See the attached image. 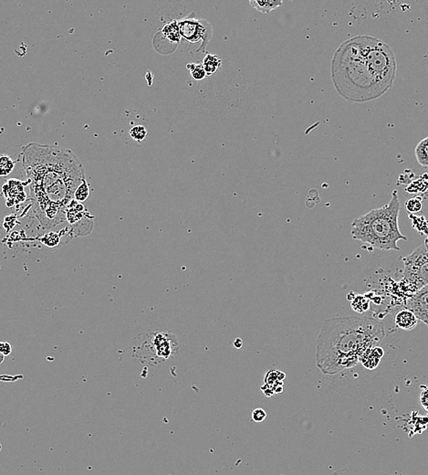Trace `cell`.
<instances>
[{"label": "cell", "mask_w": 428, "mask_h": 475, "mask_svg": "<svg viewBox=\"0 0 428 475\" xmlns=\"http://www.w3.org/2000/svg\"><path fill=\"white\" fill-rule=\"evenodd\" d=\"M397 63L387 43L372 36L344 41L333 54L330 79L336 92L349 102L376 100L393 87Z\"/></svg>", "instance_id": "6da1fadb"}, {"label": "cell", "mask_w": 428, "mask_h": 475, "mask_svg": "<svg viewBox=\"0 0 428 475\" xmlns=\"http://www.w3.org/2000/svg\"><path fill=\"white\" fill-rule=\"evenodd\" d=\"M31 200L48 216L56 214L74 200L85 180V170L75 153L59 146L31 143L20 153Z\"/></svg>", "instance_id": "7a4b0ae2"}, {"label": "cell", "mask_w": 428, "mask_h": 475, "mask_svg": "<svg viewBox=\"0 0 428 475\" xmlns=\"http://www.w3.org/2000/svg\"><path fill=\"white\" fill-rule=\"evenodd\" d=\"M382 322L364 316H336L325 320L316 342V366L336 375L360 362L362 355L384 338Z\"/></svg>", "instance_id": "3957f363"}, {"label": "cell", "mask_w": 428, "mask_h": 475, "mask_svg": "<svg viewBox=\"0 0 428 475\" xmlns=\"http://www.w3.org/2000/svg\"><path fill=\"white\" fill-rule=\"evenodd\" d=\"M400 208L397 191L394 190L392 199L386 205L373 209L353 221L351 230L352 238L378 250L399 251L398 241L407 239L399 230Z\"/></svg>", "instance_id": "277c9868"}, {"label": "cell", "mask_w": 428, "mask_h": 475, "mask_svg": "<svg viewBox=\"0 0 428 475\" xmlns=\"http://www.w3.org/2000/svg\"><path fill=\"white\" fill-rule=\"evenodd\" d=\"M132 356L140 362L159 365L172 360L179 352L176 336L171 333L154 331L139 335L131 342Z\"/></svg>", "instance_id": "5b68a950"}, {"label": "cell", "mask_w": 428, "mask_h": 475, "mask_svg": "<svg viewBox=\"0 0 428 475\" xmlns=\"http://www.w3.org/2000/svg\"><path fill=\"white\" fill-rule=\"evenodd\" d=\"M403 274L405 282L413 286L414 292L428 285V246L426 243L404 258Z\"/></svg>", "instance_id": "8992f818"}, {"label": "cell", "mask_w": 428, "mask_h": 475, "mask_svg": "<svg viewBox=\"0 0 428 475\" xmlns=\"http://www.w3.org/2000/svg\"><path fill=\"white\" fill-rule=\"evenodd\" d=\"M182 39L190 44L201 42L197 52H206L207 47L213 36L212 25L207 19L198 18L195 13L177 20Z\"/></svg>", "instance_id": "52a82bcc"}, {"label": "cell", "mask_w": 428, "mask_h": 475, "mask_svg": "<svg viewBox=\"0 0 428 475\" xmlns=\"http://www.w3.org/2000/svg\"><path fill=\"white\" fill-rule=\"evenodd\" d=\"M406 308L416 315L418 320L428 326V285L414 292L406 300Z\"/></svg>", "instance_id": "ba28073f"}, {"label": "cell", "mask_w": 428, "mask_h": 475, "mask_svg": "<svg viewBox=\"0 0 428 475\" xmlns=\"http://www.w3.org/2000/svg\"><path fill=\"white\" fill-rule=\"evenodd\" d=\"M27 185H30L28 181L22 182L15 178H11L6 181L2 189L7 200L8 207H13L16 204H19L26 200L27 194L24 190V186Z\"/></svg>", "instance_id": "9c48e42d"}, {"label": "cell", "mask_w": 428, "mask_h": 475, "mask_svg": "<svg viewBox=\"0 0 428 475\" xmlns=\"http://www.w3.org/2000/svg\"><path fill=\"white\" fill-rule=\"evenodd\" d=\"M158 34L161 35V37L157 36V35L155 36L154 40H153L154 45H158L161 42L165 43V42L168 41V43H170L172 48L174 50H176L178 44L182 40L177 20H174V21H171L169 23L165 24L162 28V30L158 32Z\"/></svg>", "instance_id": "30bf717a"}, {"label": "cell", "mask_w": 428, "mask_h": 475, "mask_svg": "<svg viewBox=\"0 0 428 475\" xmlns=\"http://www.w3.org/2000/svg\"><path fill=\"white\" fill-rule=\"evenodd\" d=\"M383 356V349L379 346H373L368 348L360 358L362 365L367 369H375L378 367L380 361Z\"/></svg>", "instance_id": "8fae6325"}, {"label": "cell", "mask_w": 428, "mask_h": 475, "mask_svg": "<svg viewBox=\"0 0 428 475\" xmlns=\"http://www.w3.org/2000/svg\"><path fill=\"white\" fill-rule=\"evenodd\" d=\"M418 318L413 312L407 308L399 311L395 314V322L396 326L403 330H412L417 325Z\"/></svg>", "instance_id": "7c38bea8"}, {"label": "cell", "mask_w": 428, "mask_h": 475, "mask_svg": "<svg viewBox=\"0 0 428 475\" xmlns=\"http://www.w3.org/2000/svg\"><path fill=\"white\" fill-rule=\"evenodd\" d=\"M286 375L278 370H271L265 376V385L270 388L274 393H281L283 390V380Z\"/></svg>", "instance_id": "4fadbf2b"}, {"label": "cell", "mask_w": 428, "mask_h": 475, "mask_svg": "<svg viewBox=\"0 0 428 475\" xmlns=\"http://www.w3.org/2000/svg\"><path fill=\"white\" fill-rule=\"evenodd\" d=\"M250 8L260 11L263 14H268L276 8L282 6L281 0H250Z\"/></svg>", "instance_id": "5bb4252c"}, {"label": "cell", "mask_w": 428, "mask_h": 475, "mask_svg": "<svg viewBox=\"0 0 428 475\" xmlns=\"http://www.w3.org/2000/svg\"><path fill=\"white\" fill-rule=\"evenodd\" d=\"M85 214H86V211H85V208L82 206V204H81L80 202H78L75 200L70 201V203L67 207V219H68L69 223L73 224V223L79 221L80 220H82L84 217Z\"/></svg>", "instance_id": "9a60e30c"}, {"label": "cell", "mask_w": 428, "mask_h": 475, "mask_svg": "<svg viewBox=\"0 0 428 475\" xmlns=\"http://www.w3.org/2000/svg\"><path fill=\"white\" fill-rule=\"evenodd\" d=\"M202 64L207 72V76H212L221 66L222 61L216 55L207 53L204 58Z\"/></svg>", "instance_id": "2e32d148"}, {"label": "cell", "mask_w": 428, "mask_h": 475, "mask_svg": "<svg viewBox=\"0 0 428 475\" xmlns=\"http://www.w3.org/2000/svg\"><path fill=\"white\" fill-rule=\"evenodd\" d=\"M414 154L418 164L428 167V137L422 140L414 149Z\"/></svg>", "instance_id": "e0dca14e"}, {"label": "cell", "mask_w": 428, "mask_h": 475, "mask_svg": "<svg viewBox=\"0 0 428 475\" xmlns=\"http://www.w3.org/2000/svg\"><path fill=\"white\" fill-rule=\"evenodd\" d=\"M186 68L190 70L192 78L197 82H201L207 76L202 63H188Z\"/></svg>", "instance_id": "ac0fdd59"}, {"label": "cell", "mask_w": 428, "mask_h": 475, "mask_svg": "<svg viewBox=\"0 0 428 475\" xmlns=\"http://www.w3.org/2000/svg\"><path fill=\"white\" fill-rule=\"evenodd\" d=\"M15 162L8 155H3L0 158V175L2 176H8L13 169H15Z\"/></svg>", "instance_id": "d6986e66"}, {"label": "cell", "mask_w": 428, "mask_h": 475, "mask_svg": "<svg viewBox=\"0 0 428 475\" xmlns=\"http://www.w3.org/2000/svg\"><path fill=\"white\" fill-rule=\"evenodd\" d=\"M90 196V185L87 183L86 179L78 187L76 191L74 193V200L78 202H83Z\"/></svg>", "instance_id": "ffe728a7"}, {"label": "cell", "mask_w": 428, "mask_h": 475, "mask_svg": "<svg viewBox=\"0 0 428 475\" xmlns=\"http://www.w3.org/2000/svg\"><path fill=\"white\" fill-rule=\"evenodd\" d=\"M409 218L412 220L413 228L416 229L421 233L426 234L428 236V222L424 217H418V216H413L412 214H409Z\"/></svg>", "instance_id": "44dd1931"}, {"label": "cell", "mask_w": 428, "mask_h": 475, "mask_svg": "<svg viewBox=\"0 0 428 475\" xmlns=\"http://www.w3.org/2000/svg\"><path fill=\"white\" fill-rule=\"evenodd\" d=\"M131 137L138 143H141L147 137V130L144 125H134L129 131Z\"/></svg>", "instance_id": "7402d4cb"}, {"label": "cell", "mask_w": 428, "mask_h": 475, "mask_svg": "<svg viewBox=\"0 0 428 475\" xmlns=\"http://www.w3.org/2000/svg\"><path fill=\"white\" fill-rule=\"evenodd\" d=\"M405 208L410 214L419 212L422 209V198L415 197L405 202Z\"/></svg>", "instance_id": "603a6c76"}, {"label": "cell", "mask_w": 428, "mask_h": 475, "mask_svg": "<svg viewBox=\"0 0 428 475\" xmlns=\"http://www.w3.org/2000/svg\"><path fill=\"white\" fill-rule=\"evenodd\" d=\"M421 183V178H419L418 180L414 181L412 184L409 185V187H407V192L409 193H418V192H426V189H428V181H424Z\"/></svg>", "instance_id": "cb8c5ba5"}, {"label": "cell", "mask_w": 428, "mask_h": 475, "mask_svg": "<svg viewBox=\"0 0 428 475\" xmlns=\"http://www.w3.org/2000/svg\"><path fill=\"white\" fill-rule=\"evenodd\" d=\"M362 304H368V301L362 296H357L356 298L352 300V307L358 313H363L368 309V305H362Z\"/></svg>", "instance_id": "d4e9b609"}, {"label": "cell", "mask_w": 428, "mask_h": 475, "mask_svg": "<svg viewBox=\"0 0 428 475\" xmlns=\"http://www.w3.org/2000/svg\"><path fill=\"white\" fill-rule=\"evenodd\" d=\"M40 240L42 243H44L48 247H55V246L59 244L60 237L57 233L51 232V233H48L45 236H43Z\"/></svg>", "instance_id": "484cf974"}, {"label": "cell", "mask_w": 428, "mask_h": 475, "mask_svg": "<svg viewBox=\"0 0 428 475\" xmlns=\"http://www.w3.org/2000/svg\"><path fill=\"white\" fill-rule=\"evenodd\" d=\"M252 420L255 422H262L267 417V413L262 408H256L252 412Z\"/></svg>", "instance_id": "4316f807"}, {"label": "cell", "mask_w": 428, "mask_h": 475, "mask_svg": "<svg viewBox=\"0 0 428 475\" xmlns=\"http://www.w3.org/2000/svg\"><path fill=\"white\" fill-rule=\"evenodd\" d=\"M420 403L428 412V386L423 388L420 395Z\"/></svg>", "instance_id": "83f0119b"}, {"label": "cell", "mask_w": 428, "mask_h": 475, "mask_svg": "<svg viewBox=\"0 0 428 475\" xmlns=\"http://www.w3.org/2000/svg\"><path fill=\"white\" fill-rule=\"evenodd\" d=\"M0 352L4 356H8L12 352V347L9 343L2 342L0 344Z\"/></svg>", "instance_id": "f1b7e54d"}, {"label": "cell", "mask_w": 428, "mask_h": 475, "mask_svg": "<svg viewBox=\"0 0 428 475\" xmlns=\"http://www.w3.org/2000/svg\"><path fill=\"white\" fill-rule=\"evenodd\" d=\"M261 390H262L263 393L265 394L266 397H271V396H273V394H275L274 391L272 390L270 388H268V386H266V385H264L261 388Z\"/></svg>", "instance_id": "f546056e"}, {"label": "cell", "mask_w": 428, "mask_h": 475, "mask_svg": "<svg viewBox=\"0 0 428 475\" xmlns=\"http://www.w3.org/2000/svg\"><path fill=\"white\" fill-rule=\"evenodd\" d=\"M351 475V474H350V473H349L348 471H346V470H344V471H342V472H339V473H335V474H333V475Z\"/></svg>", "instance_id": "4dcf8cb0"}, {"label": "cell", "mask_w": 428, "mask_h": 475, "mask_svg": "<svg viewBox=\"0 0 428 475\" xmlns=\"http://www.w3.org/2000/svg\"><path fill=\"white\" fill-rule=\"evenodd\" d=\"M425 243H426V244H427V245L428 246V238H427V240H426V242H425Z\"/></svg>", "instance_id": "1f68e13d"}]
</instances>
